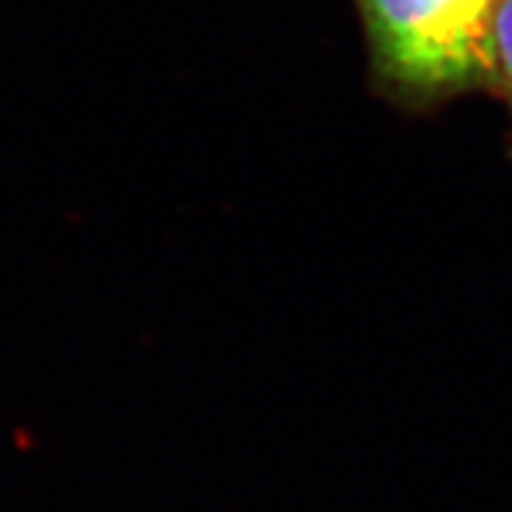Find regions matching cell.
Returning a JSON list of instances; mask_svg holds the SVG:
<instances>
[{
    "mask_svg": "<svg viewBox=\"0 0 512 512\" xmlns=\"http://www.w3.org/2000/svg\"><path fill=\"white\" fill-rule=\"evenodd\" d=\"M384 71L418 95H445L479 79L489 0H361Z\"/></svg>",
    "mask_w": 512,
    "mask_h": 512,
    "instance_id": "1",
    "label": "cell"
},
{
    "mask_svg": "<svg viewBox=\"0 0 512 512\" xmlns=\"http://www.w3.org/2000/svg\"><path fill=\"white\" fill-rule=\"evenodd\" d=\"M476 84L497 92L512 113V0H489L486 6Z\"/></svg>",
    "mask_w": 512,
    "mask_h": 512,
    "instance_id": "2",
    "label": "cell"
}]
</instances>
